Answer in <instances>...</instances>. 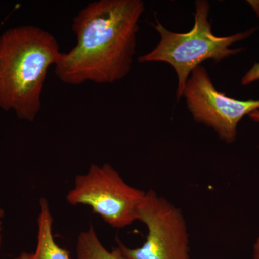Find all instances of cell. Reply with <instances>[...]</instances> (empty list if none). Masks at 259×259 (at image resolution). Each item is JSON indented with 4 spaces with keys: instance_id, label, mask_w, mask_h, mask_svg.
I'll use <instances>...</instances> for the list:
<instances>
[{
    "instance_id": "obj_1",
    "label": "cell",
    "mask_w": 259,
    "mask_h": 259,
    "mask_svg": "<svg viewBox=\"0 0 259 259\" xmlns=\"http://www.w3.org/2000/svg\"><path fill=\"white\" fill-rule=\"evenodd\" d=\"M145 11L141 0H99L80 10L73 20L76 44L61 53L55 74L62 82L113 83L132 68L139 20Z\"/></svg>"
},
{
    "instance_id": "obj_2",
    "label": "cell",
    "mask_w": 259,
    "mask_h": 259,
    "mask_svg": "<svg viewBox=\"0 0 259 259\" xmlns=\"http://www.w3.org/2000/svg\"><path fill=\"white\" fill-rule=\"evenodd\" d=\"M61 52L50 32L34 25L8 29L0 35V110L33 122L50 66Z\"/></svg>"
},
{
    "instance_id": "obj_3",
    "label": "cell",
    "mask_w": 259,
    "mask_h": 259,
    "mask_svg": "<svg viewBox=\"0 0 259 259\" xmlns=\"http://www.w3.org/2000/svg\"><path fill=\"white\" fill-rule=\"evenodd\" d=\"M194 5V23L189 32H172L157 18L156 23H151L159 34V42L152 51L139 58L141 63L165 62L171 65L177 76V102L183 97L187 80L196 68L208 59L220 62L241 52L243 48L233 49L231 46L248 38L258 29L253 28L229 36H216L209 20V2L197 0Z\"/></svg>"
},
{
    "instance_id": "obj_4",
    "label": "cell",
    "mask_w": 259,
    "mask_h": 259,
    "mask_svg": "<svg viewBox=\"0 0 259 259\" xmlns=\"http://www.w3.org/2000/svg\"><path fill=\"white\" fill-rule=\"evenodd\" d=\"M146 192L131 186L109 164H92L79 175L66 194L72 206L90 207L112 228L122 229L139 221Z\"/></svg>"
},
{
    "instance_id": "obj_5",
    "label": "cell",
    "mask_w": 259,
    "mask_h": 259,
    "mask_svg": "<svg viewBox=\"0 0 259 259\" xmlns=\"http://www.w3.org/2000/svg\"><path fill=\"white\" fill-rule=\"evenodd\" d=\"M139 221L147 227L144 244L138 248L117 245L130 259H191L190 238L182 211L153 190L146 192Z\"/></svg>"
},
{
    "instance_id": "obj_6",
    "label": "cell",
    "mask_w": 259,
    "mask_h": 259,
    "mask_svg": "<svg viewBox=\"0 0 259 259\" xmlns=\"http://www.w3.org/2000/svg\"><path fill=\"white\" fill-rule=\"evenodd\" d=\"M183 97L194 120L214 130L228 144L236 141L242 119L259 110V100H237L218 91L202 66L192 71Z\"/></svg>"
},
{
    "instance_id": "obj_7",
    "label": "cell",
    "mask_w": 259,
    "mask_h": 259,
    "mask_svg": "<svg viewBox=\"0 0 259 259\" xmlns=\"http://www.w3.org/2000/svg\"><path fill=\"white\" fill-rule=\"evenodd\" d=\"M37 217V244L32 253L22 252L15 259H71L69 253L56 243L53 233L54 218L49 202L40 199Z\"/></svg>"
},
{
    "instance_id": "obj_8",
    "label": "cell",
    "mask_w": 259,
    "mask_h": 259,
    "mask_svg": "<svg viewBox=\"0 0 259 259\" xmlns=\"http://www.w3.org/2000/svg\"><path fill=\"white\" fill-rule=\"evenodd\" d=\"M76 249L77 259H130L118 245L112 250H107L93 225L79 233Z\"/></svg>"
},
{
    "instance_id": "obj_9",
    "label": "cell",
    "mask_w": 259,
    "mask_h": 259,
    "mask_svg": "<svg viewBox=\"0 0 259 259\" xmlns=\"http://www.w3.org/2000/svg\"><path fill=\"white\" fill-rule=\"evenodd\" d=\"M259 80V62L255 63L253 66L242 77L241 84L247 86L250 83L255 82Z\"/></svg>"
},
{
    "instance_id": "obj_10",
    "label": "cell",
    "mask_w": 259,
    "mask_h": 259,
    "mask_svg": "<svg viewBox=\"0 0 259 259\" xmlns=\"http://www.w3.org/2000/svg\"><path fill=\"white\" fill-rule=\"evenodd\" d=\"M253 259H259V236L253 245Z\"/></svg>"
},
{
    "instance_id": "obj_11",
    "label": "cell",
    "mask_w": 259,
    "mask_h": 259,
    "mask_svg": "<svg viewBox=\"0 0 259 259\" xmlns=\"http://www.w3.org/2000/svg\"><path fill=\"white\" fill-rule=\"evenodd\" d=\"M248 3L259 17V1H248Z\"/></svg>"
},
{
    "instance_id": "obj_12",
    "label": "cell",
    "mask_w": 259,
    "mask_h": 259,
    "mask_svg": "<svg viewBox=\"0 0 259 259\" xmlns=\"http://www.w3.org/2000/svg\"><path fill=\"white\" fill-rule=\"evenodd\" d=\"M248 116H249L250 118L252 120L254 121V122H258L259 123V110L251 112Z\"/></svg>"
},
{
    "instance_id": "obj_13",
    "label": "cell",
    "mask_w": 259,
    "mask_h": 259,
    "mask_svg": "<svg viewBox=\"0 0 259 259\" xmlns=\"http://www.w3.org/2000/svg\"><path fill=\"white\" fill-rule=\"evenodd\" d=\"M3 216H4V210L0 208V246H1L2 242V220H3Z\"/></svg>"
}]
</instances>
